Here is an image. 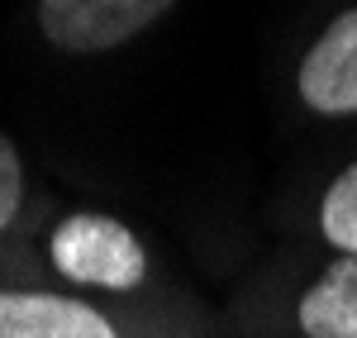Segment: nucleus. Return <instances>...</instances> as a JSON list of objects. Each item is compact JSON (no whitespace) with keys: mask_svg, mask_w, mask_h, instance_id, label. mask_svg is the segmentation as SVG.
<instances>
[{"mask_svg":"<svg viewBox=\"0 0 357 338\" xmlns=\"http://www.w3.org/2000/svg\"><path fill=\"white\" fill-rule=\"evenodd\" d=\"M43 253H48V267L86 300L91 295H134L153 277L148 243L105 210L62 215L43 238Z\"/></svg>","mask_w":357,"mask_h":338,"instance_id":"obj_1","label":"nucleus"},{"mask_svg":"<svg viewBox=\"0 0 357 338\" xmlns=\"http://www.w3.org/2000/svg\"><path fill=\"white\" fill-rule=\"evenodd\" d=\"M172 5L176 0H38L33 15H38V33L57 53L100 57L162 24Z\"/></svg>","mask_w":357,"mask_h":338,"instance_id":"obj_2","label":"nucleus"},{"mask_svg":"<svg viewBox=\"0 0 357 338\" xmlns=\"http://www.w3.org/2000/svg\"><path fill=\"white\" fill-rule=\"evenodd\" d=\"M296 95L319 119H357V5L314 33L296 67Z\"/></svg>","mask_w":357,"mask_h":338,"instance_id":"obj_3","label":"nucleus"},{"mask_svg":"<svg viewBox=\"0 0 357 338\" xmlns=\"http://www.w3.org/2000/svg\"><path fill=\"white\" fill-rule=\"evenodd\" d=\"M0 338H124V329L77 291H0Z\"/></svg>","mask_w":357,"mask_h":338,"instance_id":"obj_4","label":"nucleus"},{"mask_svg":"<svg viewBox=\"0 0 357 338\" xmlns=\"http://www.w3.org/2000/svg\"><path fill=\"white\" fill-rule=\"evenodd\" d=\"M296 338H357V257H329L291 300Z\"/></svg>","mask_w":357,"mask_h":338,"instance_id":"obj_5","label":"nucleus"},{"mask_svg":"<svg viewBox=\"0 0 357 338\" xmlns=\"http://www.w3.org/2000/svg\"><path fill=\"white\" fill-rule=\"evenodd\" d=\"M314 229L333 257H357V158L324 186L319 210H314Z\"/></svg>","mask_w":357,"mask_h":338,"instance_id":"obj_6","label":"nucleus"},{"mask_svg":"<svg viewBox=\"0 0 357 338\" xmlns=\"http://www.w3.org/2000/svg\"><path fill=\"white\" fill-rule=\"evenodd\" d=\"M20 205H24V158H20L15 139L0 129V229L15 224Z\"/></svg>","mask_w":357,"mask_h":338,"instance_id":"obj_7","label":"nucleus"}]
</instances>
